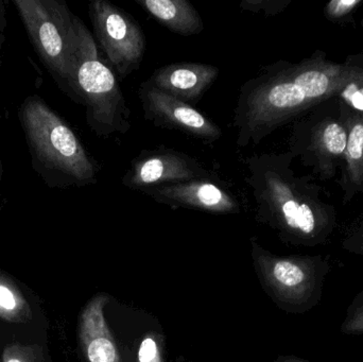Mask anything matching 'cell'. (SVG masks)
<instances>
[{"instance_id":"cell-1","label":"cell","mask_w":363,"mask_h":362,"mask_svg":"<svg viewBox=\"0 0 363 362\" xmlns=\"http://www.w3.org/2000/svg\"><path fill=\"white\" fill-rule=\"evenodd\" d=\"M357 60L337 63L317 51L298 63L279 61L241 85L233 115L237 146L256 147L336 96L355 72Z\"/></svg>"},{"instance_id":"cell-2","label":"cell","mask_w":363,"mask_h":362,"mask_svg":"<svg viewBox=\"0 0 363 362\" xmlns=\"http://www.w3.org/2000/svg\"><path fill=\"white\" fill-rule=\"evenodd\" d=\"M294 159L289 152L262 153L245 162V181L255 200L256 218L290 244H325L336 227V212L323 201L318 185L296 176Z\"/></svg>"},{"instance_id":"cell-3","label":"cell","mask_w":363,"mask_h":362,"mask_svg":"<svg viewBox=\"0 0 363 362\" xmlns=\"http://www.w3.org/2000/svg\"><path fill=\"white\" fill-rule=\"evenodd\" d=\"M19 121L34 171L50 188L84 187L98 182L99 165L70 125L44 99L29 96Z\"/></svg>"},{"instance_id":"cell-4","label":"cell","mask_w":363,"mask_h":362,"mask_svg":"<svg viewBox=\"0 0 363 362\" xmlns=\"http://www.w3.org/2000/svg\"><path fill=\"white\" fill-rule=\"evenodd\" d=\"M74 96L86 108V123L98 137L131 130L128 106L116 74L100 59L97 43L81 21L77 51Z\"/></svg>"},{"instance_id":"cell-5","label":"cell","mask_w":363,"mask_h":362,"mask_svg":"<svg viewBox=\"0 0 363 362\" xmlns=\"http://www.w3.org/2000/svg\"><path fill=\"white\" fill-rule=\"evenodd\" d=\"M252 257L258 280L267 295L284 312L304 314L321 302L330 273V257L279 256L264 250L254 238Z\"/></svg>"},{"instance_id":"cell-6","label":"cell","mask_w":363,"mask_h":362,"mask_svg":"<svg viewBox=\"0 0 363 362\" xmlns=\"http://www.w3.org/2000/svg\"><path fill=\"white\" fill-rule=\"evenodd\" d=\"M13 4L40 59L74 94L82 21L61 0H13Z\"/></svg>"},{"instance_id":"cell-7","label":"cell","mask_w":363,"mask_h":362,"mask_svg":"<svg viewBox=\"0 0 363 362\" xmlns=\"http://www.w3.org/2000/svg\"><path fill=\"white\" fill-rule=\"evenodd\" d=\"M349 125L350 108L334 96L294 121L288 152L320 180H332L345 162Z\"/></svg>"},{"instance_id":"cell-8","label":"cell","mask_w":363,"mask_h":362,"mask_svg":"<svg viewBox=\"0 0 363 362\" xmlns=\"http://www.w3.org/2000/svg\"><path fill=\"white\" fill-rule=\"evenodd\" d=\"M94 38L121 78H127L146 52V36L132 15L108 0H93L89 6Z\"/></svg>"},{"instance_id":"cell-9","label":"cell","mask_w":363,"mask_h":362,"mask_svg":"<svg viewBox=\"0 0 363 362\" xmlns=\"http://www.w3.org/2000/svg\"><path fill=\"white\" fill-rule=\"evenodd\" d=\"M211 172L187 153L169 148L143 150L131 162L121 183L133 191H144L166 184L211 178Z\"/></svg>"},{"instance_id":"cell-10","label":"cell","mask_w":363,"mask_h":362,"mask_svg":"<svg viewBox=\"0 0 363 362\" xmlns=\"http://www.w3.org/2000/svg\"><path fill=\"white\" fill-rule=\"evenodd\" d=\"M138 97L142 102L144 118L157 128L183 132L205 144H213L221 138L219 125L191 104L160 91L148 80L140 85Z\"/></svg>"},{"instance_id":"cell-11","label":"cell","mask_w":363,"mask_h":362,"mask_svg":"<svg viewBox=\"0 0 363 362\" xmlns=\"http://www.w3.org/2000/svg\"><path fill=\"white\" fill-rule=\"evenodd\" d=\"M143 193L174 210L187 208L216 215L240 213V204L236 196L213 176L162 185L146 189Z\"/></svg>"},{"instance_id":"cell-12","label":"cell","mask_w":363,"mask_h":362,"mask_svg":"<svg viewBox=\"0 0 363 362\" xmlns=\"http://www.w3.org/2000/svg\"><path fill=\"white\" fill-rule=\"evenodd\" d=\"M219 72L217 66L183 62L157 68L148 82L160 91L191 104L211 89Z\"/></svg>"},{"instance_id":"cell-13","label":"cell","mask_w":363,"mask_h":362,"mask_svg":"<svg viewBox=\"0 0 363 362\" xmlns=\"http://www.w3.org/2000/svg\"><path fill=\"white\" fill-rule=\"evenodd\" d=\"M108 301V295H96L81 318V337L89 362H121L114 336L104 318V307Z\"/></svg>"},{"instance_id":"cell-14","label":"cell","mask_w":363,"mask_h":362,"mask_svg":"<svg viewBox=\"0 0 363 362\" xmlns=\"http://www.w3.org/2000/svg\"><path fill=\"white\" fill-rule=\"evenodd\" d=\"M161 25L182 36L200 34L204 23L200 13L187 0H134Z\"/></svg>"},{"instance_id":"cell-15","label":"cell","mask_w":363,"mask_h":362,"mask_svg":"<svg viewBox=\"0 0 363 362\" xmlns=\"http://www.w3.org/2000/svg\"><path fill=\"white\" fill-rule=\"evenodd\" d=\"M341 187L345 202L363 193V112L350 108L349 136L341 168Z\"/></svg>"},{"instance_id":"cell-16","label":"cell","mask_w":363,"mask_h":362,"mask_svg":"<svg viewBox=\"0 0 363 362\" xmlns=\"http://www.w3.org/2000/svg\"><path fill=\"white\" fill-rule=\"evenodd\" d=\"M336 97L351 110L363 112V60H357L355 72Z\"/></svg>"},{"instance_id":"cell-17","label":"cell","mask_w":363,"mask_h":362,"mask_svg":"<svg viewBox=\"0 0 363 362\" xmlns=\"http://www.w3.org/2000/svg\"><path fill=\"white\" fill-rule=\"evenodd\" d=\"M138 362H165L161 336L155 333L145 335L138 348Z\"/></svg>"},{"instance_id":"cell-18","label":"cell","mask_w":363,"mask_h":362,"mask_svg":"<svg viewBox=\"0 0 363 362\" xmlns=\"http://www.w3.org/2000/svg\"><path fill=\"white\" fill-rule=\"evenodd\" d=\"M341 333L347 336L363 335V293L350 307L347 318L341 325Z\"/></svg>"},{"instance_id":"cell-19","label":"cell","mask_w":363,"mask_h":362,"mask_svg":"<svg viewBox=\"0 0 363 362\" xmlns=\"http://www.w3.org/2000/svg\"><path fill=\"white\" fill-rule=\"evenodd\" d=\"M289 4L290 0H243L240 9L249 12L264 13L267 16H275Z\"/></svg>"},{"instance_id":"cell-20","label":"cell","mask_w":363,"mask_h":362,"mask_svg":"<svg viewBox=\"0 0 363 362\" xmlns=\"http://www.w3.org/2000/svg\"><path fill=\"white\" fill-rule=\"evenodd\" d=\"M362 4V0H333L326 4L324 14L330 21H339L349 17Z\"/></svg>"},{"instance_id":"cell-21","label":"cell","mask_w":363,"mask_h":362,"mask_svg":"<svg viewBox=\"0 0 363 362\" xmlns=\"http://www.w3.org/2000/svg\"><path fill=\"white\" fill-rule=\"evenodd\" d=\"M15 307H16V300L12 291L8 287L0 285V308L11 312Z\"/></svg>"},{"instance_id":"cell-22","label":"cell","mask_w":363,"mask_h":362,"mask_svg":"<svg viewBox=\"0 0 363 362\" xmlns=\"http://www.w3.org/2000/svg\"><path fill=\"white\" fill-rule=\"evenodd\" d=\"M6 26H8V18H6V4L4 0H0V65H1L2 46L6 40L4 31H6Z\"/></svg>"},{"instance_id":"cell-23","label":"cell","mask_w":363,"mask_h":362,"mask_svg":"<svg viewBox=\"0 0 363 362\" xmlns=\"http://www.w3.org/2000/svg\"><path fill=\"white\" fill-rule=\"evenodd\" d=\"M273 362H311L296 356H279Z\"/></svg>"},{"instance_id":"cell-24","label":"cell","mask_w":363,"mask_h":362,"mask_svg":"<svg viewBox=\"0 0 363 362\" xmlns=\"http://www.w3.org/2000/svg\"><path fill=\"white\" fill-rule=\"evenodd\" d=\"M0 198H1V168H0Z\"/></svg>"},{"instance_id":"cell-25","label":"cell","mask_w":363,"mask_h":362,"mask_svg":"<svg viewBox=\"0 0 363 362\" xmlns=\"http://www.w3.org/2000/svg\"><path fill=\"white\" fill-rule=\"evenodd\" d=\"M6 362H21L19 359H9Z\"/></svg>"},{"instance_id":"cell-26","label":"cell","mask_w":363,"mask_h":362,"mask_svg":"<svg viewBox=\"0 0 363 362\" xmlns=\"http://www.w3.org/2000/svg\"><path fill=\"white\" fill-rule=\"evenodd\" d=\"M2 120V113H1V106H0V123H1Z\"/></svg>"},{"instance_id":"cell-27","label":"cell","mask_w":363,"mask_h":362,"mask_svg":"<svg viewBox=\"0 0 363 362\" xmlns=\"http://www.w3.org/2000/svg\"><path fill=\"white\" fill-rule=\"evenodd\" d=\"M360 250H362V251H360V253H362V254H363V244H362V249H360Z\"/></svg>"}]
</instances>
